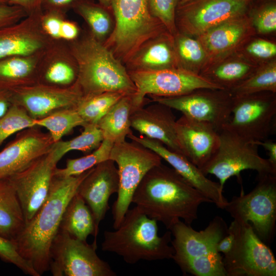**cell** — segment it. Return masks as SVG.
<instances>
[{
  "label": "cell",
  "mask_w": 276,
  "mask_h": 276,
  "mask_svg": "<svg viewBox=\"0 0 276 276\" xmlns=\"http://www.w3.org/2000/svg\"><path fill=\"white\" fill-rule=\"evenodd\" d=\"M132 202L169 230L181 220L191 225L198 218L200 204L213 203L173 168L162 163L146 174L133 195Z\"/></svg>",
  "instance_id": "obj_1"
},
{
  "label": "cell",
  "mask_w": 276,
  "mask_h": 276,
  "mask_svg": "<svg viewBox=\"0 0 276 276\" xmlns=\"http://www.w3.org/2000/svg\"><path fill=\"white\" fill-rule=\"evenodd\" d=\"M93 168L76 176H54L46 200L13 241L39 276L50 270V247L65 208Z\"/></svg>",
  "instance_id": "obj_2"
},
{
  "label": "cell",
  "mask_w": 276,
  "mask_h": 276,
  "mask_svg": "<svg viewBox=\"0 0 276 276\" xmlns=\"http://www.w3.org/2000/svg\"><path fill=\"white\" fill-rule=\"evenodd\" d=\"M157 222L136 206L129 209L117 229L104 232L102 250L122 257L128 264L172 259L171 232L159 236Z\"/></svg>",
  "instance_id": "obj_3"
},
{
  "label": "cell",
  "mask_w": 276,
  "mask_h": 276,
  "mask_svg": "<svg viewBox=\"0 0 276 276\" xmlns=\"http://www.w3.org/2000/svg\"><path fill=\"white\" fill-rule=\"evenodd\" d=\"M73 52L78 66L76 82L84 97L107 92L133 96L136 93L122 62L93 35L76 44Z\"/></svg>",
  "instance_id": "obj_4"
},
{
  "label": "cell",
  "mask_w": 276,
  "mask_h": 276,
  "mask_svg": "<svg viewBox=\"0 0 276 276\" xmlns=\"http://www.w3.org/2000/svg\"><path fill=\"white\" fill-rule=\"evenodd\" d=\"M112 31L104 44L125 64L147 41L168 31L151 13L149 0H110Z\"/></svg>",
  "instance_id": "obj_5"
},
{
  "label": "cell",
  "mask_w": 276,
  "mask_h": 276,
  "mask_svg": "<svg viewBox=\"0 0 276 276\" xmlns=\"http://www.w3.org/2000/svg\"><path fill=\"white\" fill-rule=\"evenodd\" d=\"M257 183L249 193L243 189L228 201L225 210L234 220L249 222L266 244L273 240L276 222V174L258 175Z\"/></svg>",
  "instance_id": "obj_6"
},
{
  "label": "cell",
  "mask_w": 276,
  "mask_h": 276,
  "mask_svg": "<svg viewBox=\"0 0 276 276\" xmlns=\"http://www.w3.org/2000/svg\"><path fill=\"white\" fill-rule=\"evenodd\" d=\"M110 159L118 166L119 178L117 198L112 205L113 227L121 223L132 203L133 195L146 174L162 163V158L155 152L131 141L114 144Z\"/></svg>",
  "instance_id": "obj_7"
},
{
  "label": "cell",
  "mask_w": 276,
  "mask_h": 276,
  "mask_svg": "<svg viewBox=\"0 0 276 276\" xmlns=\"http://www.w3.org/2000/svg\"><path fill=\"white\" fill-rule=\"evenodd\" d=\"M219 132V147L200 170L206 176H215L222 189L226 181L233 176L241 181L240 173L245 170H255L258 175L276 174V169L267 159L260 155L259 146L225 128Z\"/></svg>",
  "instance_id": "obj_8"
},
{
  "label": "cell",
  "mask_w": 276,
  "mask_h": 276,
  "mask_svg": "<svg viewBox=\"0 0 276 276\" xmlns=\"http://www.w3.org/2000/svg\"><path fill=\"white\" fill-rule=\"evenodd\" d=\"M228 230L234 237L230 250L223 258L226 276H275L276 260L267 244L249 222L234 220Z\"/></svg>",
  "instance_id": "obj_9"
},
{
  "label": "cell",
  "mask_w": 276,
  "mask_h": 276,
  "mask_svg": "<svg viewBox=\"0 0 276 276\" xmlns=\"http://www.w3.org/2000/svg\"><path fill=\"white\" fill-rule=\"evenodd\" d=\"M127 71L136 89L132 96L135 110L144 106L146 95L169 97L200 89H223L201 75L181 67Z\"/></svg>",
  "instance_id": "obj_10"
},
{
  "label": "cell",
  "mask_w": 276,
  "mask_h": 276,
  "mask_svg": "<svg viewBox=\"0 0 276 276\" xmlns=\"http://www.w3.org/2000/svg\"><path fill=\"white\" fill-rule=\"evenodd\" d=\"M97 248V244H88L59 230L50 249V270L54 276L117 275L98 256Z\"/></svg>",
  "instance_id": "obj_11"
},
{
  "label": "cell",
  "mask_w": 276,
  "mask_h": 276,
  "mask_svg": "<svg viewBox=\"0 0 276 276\" xmlns=\"http://www.w3.org/2000/svg\"><path fill=\"white\" fill-rule=\"evenodd\" d=\"M275 93L261 92L234 97L231 116L223 128L254 143L275 132Z\"/></svg>",
  "instance_id": "obj_12"
},
{
  "label": "cell",
  "mask_w": 276,
  "mask_h": 276,
  "mask_svg": "<svg viewBox=\"0 0 276 276\" xmlns=\"http://www.w3.org/2000/svg\"><path fill=\"white\" fill-rule=\"evenodd\" d=\"M255 0H179L175 12L178 32L196 37L248 13Z\"/></svg>",
  "instance_id": "obj_13"
},
{
  "label": "cell",
  "mask_w": 276,
  "mask_h": 276,
  "mask_svg": "<svg viewBox=\"0 0 276 276\" xmlns=\"http://www.w3.org/2000/svg\"><path fill=\"white\" fill-rule=\"evenodd\" d=\"M152 98L188 118L210 124L219 132L230 119L234 101L231 92L225 89H200L180 96Z\"/></svg>",
  "instance_id": "obj_14"
},
{
  "label": "cell",
  "mask_w": 276,
  "mask_h": 276,
  "mask_svg": "<svg viewBox=\"0 0 276 276\" xmlns=\"http://www.w3.org/2000/svg\"><path fill=\"white\" fill-rule=\"evenodd\" d=\"M56 165L49 151L8 178L16 191L26 223L46 200Z\"/></svg>",
  "instance_id": "obj_15"
},
{
  "label": "cell",
  "mask_w": 276,
  "mask_h": 276,
  "mask_svg": "<svg viewBox=\"0 0 276 276\" xmlns=\"http://www.w3.org/2000/svg\"><path fill=\"white\" fill-rule=\"evenodd\" d=\"M255 31L247 13L226 20L196 37L208 56L206 65L201 72L237 51Z\"/></svg>",
  "instance_id": "obj_16"
},
{
  "label": "cell",
  "mask_w": 276,
  "mask_h": 276,
  "mask_svg": "<svg viewBox=\"0 0 276 276\" xmlns=\"http://www.w3.org/2000/svg\"><path fill=\"white\" fill-rule=\"evenodd\" d=\"M12 103L23 106L34 119L43 118L59 109L76 108L83 97L77 82L72 86L60 88L36 86L11 91Z\"/></svg>",
  "instance_id": "obj_17"
},
{
  "label": "cell",
  "mask_w": 276,
  "mask_h": 276,
  "mask_svg": "<svg viewBox=\"0 0 276 276\" xmlns=\"http://www.w3.org/2000/svg\"><path fill=\"white\" fill-rule=\"evenodd\" d=\"M157 153L169 163L186 181L210 199L216 206L224 209L228 200L223 195V189L219 182L206 177L196 166L185 156L168 149L160 142L145 136H137L132 133L127 136Z\"/></svg>",
  "instance_id": "obj_18"
},
{
  "label": "cell",
  "mask_w": 276,
  "mask_h": 276,
  "mask_svg": "<svg viewBox=\"0 0 276 276\" xmlns=\"http://www.w3.org/2000/svg\"><path fill=\"white\" fill-rule=\"evenodd\" d=\"M119 178L115 163L108 159L94 167L80 184L77 193L89 208L94 217L96 233L93 243L97 244L99 226L109 207L110 196L119 190Z\"/></svg>",
  "instance_id": "obj_19"
},
{
  "label": "cell",
  "mask_w": 276,
  "mask_h": 276,
  "mask_svg": "<svg viewBox=\"0 0 276 276\" xmlns=\"http://www.w3.org/2000/svg\"><path fill=\"white\" fill-rule=\"evenodd\" d=\"M169 231L174 237L171 241L174 249L172 258H192L217 251L216 245L228 234V226L221 217L217 216L200 231H195L181 220Z\"/></svg>",
  "instance_id": "obj_20"
},
{
  "label": "cell",
  "mask_w": 276,
  "mask_h": 276,
  "mask_svg": "<svg viewBox=\"0 0 276 276\" xmlns=\"http://www.w3.org/2000/svg\"><path fill=\"white\" fill-rule=\"evenodd\" d=\"M155 103L135 110L130 117L131 127L148 138L160 142L169 150L184 155L172 109Z\"/></svg>",
  "instance_id": "obj_21"
},
{
  "label": "cell",
  "mask_w": 276,
  "mask_h": 276,
  "mask_svg": "<svg viewBox=\"0 0 276 276\" xmlns=\"http://www.w3.org/2000/svg\"><path fill=\"white\" fill-rule=\"evenodd\" d=\"M175 128L184 155L200 169L219 147V131L209 124L184 115L176 120Z\"/></svg>",
  "instance_id": "obj_22"
},
{
  "label": "cell",
  "mask_w": 276,
  "mask_h": 276,
  "mask_svg": "<svg viewBox=\"0 0 276 276\" xmlns=\"http://www.w3.org/2000/svg\"><path fill=\"white\" fill-rule=\"evenodd\" d=\"M54 143L50 134L31 131L16 139L0 151V179L22 171L48 153Z\"/></svg>",
  "instance_id": "obj_23"
},
{
  "label": "cell",
  "mask_w": 276,
  "mask_h": 276,
  "mask_svg": "<svg viewBox=\"0 0 276 276\" xmlns=\"http://www.w3.org/2000/svg\"><path fill=\"white\" fill-rule=\"evenodd\" d=\"M126 64L127 71L180 67L175 48L174 36L168 31H165L150 39Z\"/></svg>",
  "instance_id": "obj_24"
},
{
  "label": "cell",
  "mask_w": 276,
  "mask_h": 276,
  "mask_svg": "<svg viewBox=\"0 0 276 276\" xmlns=\"http://www.w3.org/2000/svg\"><path fill=\"white\" fill-rule=\"evenodd\" d=\"M26 224L23 211L10 179H0V236L13 241Z\"/></svg>",
  "instance_id": "obj_25"
},
{
  "label": "cell",
  "mask_w": 276,
  "mask_h": 276,
  "mask_svg": "<svg viewBox=\"0 0 276 276\" xmlns=\"http://www.w3.org/2000/svg\"><path fill=\"white\" fill-rule=\"evenodd\" d=\"M135 110L132 95H125L116 102L97 124L102 131L104 139L114 144L125 141L132 133L130 117Z\"/></svg>",
  "instance_id": "obj_26"
},
{
  "label": "cell",
  "mask_w": 276,
  "mask_h": 276,
  "mask_svg": "<svg viewBox=\"0 0 276 276\" xmlns=\"http://www.w3.org/2000/svg\"><path fill=\"white\" fill-rule=\"evenodd\" d=\"M59 230L82 241L96 233L92 213L82 197L77 192L72 197L62 215Z\"/></svg>",
  "instance_id": "obj_27"
},
{
  "label": "cell",
  "mask_w": 276,
  "mask_h": 276,
  "mask_svg": "<svg viewBox=\"0 0 276 276\" xmlns=\"http://www.w3.org/2000/svg\"><path fill=\"white\" fill-rule=\"evenodd\" d=\"M257 67L245 59H224L200 75L222 89L230 91L250 76Z\"/></svg>",
  "instance_id": "obj_28"
},
{
  "label": "cell",
  "mask_w": 276,
  "mask_h": 276,
  "mask_svg": "<svg viewBox=\"0 0 276 276\" xmlns=\"http://www.w3.org/2000/svg\"><path fill=\"white\" fill-rule=\"evenodd\" d=\"M41 46L38 39L22 34L13 25L0 29V59L29 56L38 51Z\"/></svg>",
  "instance_id": "obj_29"
},
{
  "label": "cell",
  "mask_w": 276,
  "mask_h": 276,
  "mask_svg": "<svg viewBox=\"0 0 276 276\" xmlns=\"http://www.w3.org/2000/svg\"><path fill=\"white\" fill-rule=\"evenodd\" d=\"M174 38L180 67L200 75L208 61L206 53L201 43L196 37L178 32Z\"/></svg>",
  "instance_id": "obj_30"
},
{
  "label": "cell",
  "mask_w": 276,
  "mask_h": 276,
  "mask_svg": "<svg viewBox=\"0 0 276 276\" xmlns=\"http://www.w3.org/2000/svg\"><path fill=\"white\" fill-rule=\"evenodd\" d=\"M229 91L234 97L261 92L275 93V60H271L257 67L250 76Z\"/></svg>",
  "instance_id": "obj_31"
},
{
  "label": "cell",
  "mask_w": 276,
  "mask_h": 276,
  "mask_svg": "<svg viewBox=\"0 0 276 276\" xmlns=\"http://www.w3.org/2000/svg\"><path fill=\"white\" fill-rule=\"evenodd\" d=\"M73 6L88 24L93 35L101 42L106 40L113 28L110 10L90 0H80Z\"/></svg>",
  "instance_id": "obj_32"
},
{
  "label": "cell",
  "mask_w": 276,
  "mask_h": 276,
  "mask_svg": "<svg viewBox=\"0 0 276 276\" xmlns=\"http://www.w3.org/2000/svg\"><path fill=\"white\" fill-rule=\"evenodd\" d=\"M83 127L82 133L75 138L66 141L60 140L53 144L50 152L56 163L71 151L88 152L99 146L104 140L102 131L96 125L86 124Z\"/></svg>",
  "instance_id": "obj_33"
},
{
  "label": "cell",
  "mask_w": 276,
  "mask_h": 276,
  "mask_svg": "<svg viewBox=\"0 0 276 276\" xmlns=\"http://www.w3.org/2000/svg\"><path fill=\"white\" fill-rule=\"evenodd\" d=\"M36 126L46 128L54 143L70 132L75 127L86 125L76 108H66L55 111L39 119H35Z\"/></svg>",
  "instance_id": "obj_34"
},
{
  "label": "cell",
  "mask_w": 276,
  "mask_h": 276,
  "mask_svg": "<svg viewBox=\"0 0 276 276\" xmlns=\"http://www.w3.org/2000/svg\"><path fill=\"white\" fill-rule=\"evenodd\" d=\"M184 274L195 276H226L223 257L217 251L192 258L173 257Z\"/></svg>",
  "instance_id": "obj_35"
},
{
  "label": "cell",
  "mask_w": 276,
  "mask_h": 276,
  "mask_svg": "<svg viewBox=\"0 0 276 276\" xmlns=\"http://www.w3.org/2000/svg\"><path fill=\"white\" fill-rule=\"evenodd\" d=\"M125 95L118 92H107L83 97L76 110L86 124L96 125L109 109Z\"/></svg>",
  "instance_id": "obj_36"
},
{
  "label": "cell",
  "mask_w": 276,
  "mask_h": 276,
  "mask_svg": "<svg viewBox=\"0 0 276 276\" xmlns=\"http://www.w3.org/2000/svg\"><path fill=\"white\" fill-rule=\"evenodd\" d=\"M113 145L112 141L104 138L99 146L91 154L80 158L68 159L64 168H56L54 172V176L67 177L78 175L109 159Z\"/></svg>",
  "instance_id": "obj_37"
},
{
  "label": "cell",
  "mask_w": 276,
  "mask_h": 276,
  "mask_svg": "<svg viewBox=\"0 0 276 276\" xmlns=\"http://www.w3.org/2000/svg\"><path fill=\"white\" fill-rule=\"evenodd\" d=\"M33 68V61L24 57L0 59V89L11 91L19 80L28 76Z\"/></svg>",
  "instance_id": "obj_38"
},
{
  "label": "cell",
  "mask_w": 276,
  "mask_h": 276,
  "mask_svg": "<svg viewBox=\"0 0 276 276\" xmlns=\"http://www.w3.org/2000/svg\"><path fill=\"white\" fill-rule=\"evenodd\" d=\"M34 126L35 119L21 106L12 103L6 113L0 118V145L13 134Z\"/></svg>",
  "instance_id": "obj_39"
},
{
  "label": "cell",
  "mask_w": 276,
  "mask_h": 276,
  "mask_svg": "<svg viewBox=\"0 0 276 276\" xmlns=\"http://www.w3.org/2000/svg\"><path fill=\"white\" fill-rule=\"evenodd\" d=\"M248 14L255 30L259 33L267 34L276 30L275 0H270L254 8L252 4Z\"/></svg>",
  "instance_id": "obj_40"
},
{
  "label": "cell",
  "mask_w": 276,
  "mask_h": 276,
  "mask_svg": "<svg viewBox=\"0 0 276 276\" xmlns=\"http://www.w3.org/2000/svg\"><path fill=\"white\" fill-rule=\"evenodd\" d=\"M179 0H149L151 14L158 19L173 36L177 32L175 12Z\"/></svg>",
  "instance_id": "obj_41"
},
{
  "label": "cell",
  "mask_w": 276,
  "mask_h": 276,
  "mask_svg": "<svg viewBox=\"0 0 276 276\" xmlns=\"http://www.w3.org/2000/svg\"><path fill=\"white\" fill-rule=\"evenodd\" d=\"M0 258L5 262L15 265L27 274L39 276L33 267L20 256L14 243L1 236Z\"/></svg>",
  "instance_id": "obj_42"
},
{
  "label": "cell",
  "mask_w": 276,
  "mask_h": 276,
  "mask_svg": "<svg viewBox=\"0 0 276 276\" xmlns=\"http://www.w3.org/2000/svg\"><path fill=\"white\" fill-rule=\"evenodd\" d=\"M45 78L50 82L65 85L71 83L75 79L73 68L63 61H56L52 64L45 73Z\"/></svg>",
  "instance_id": "obj_43"
},
{
  "label": "cell",
  "mask_w": 276,
  "mask_h": 276,
  "mask_svg": "<svg viewBox=\"0 0 276 276\" xmlns=\"http://www.w3.org/2000/svg\"><path fill=\"white\" fill-rule=\"evenodd\" d=\"M246 54L260 60H268L273 58L276 55V45L274 43L262 39H255L245 48Z\"/></svg>",
  "instance_id": "obj_44"
},
{
  "label": "cell",
  "mask_w": 276,
  "mask_h": 276,
  "mask_svg": "<svg viewBox=\"0 0 276 276\" xmlns=\"http://www.w3.org/2000/svg\"><path fill=\"white\" fill-rule=\"evenodd\" d=\"M27 12L21 7L9 4H0V29L14 25Z\"/></svg>",
  "instance_id": "obj_45"
},
{
  "label": "cell",
  "mask_w": 276,
  "mask_h": 276,
  "mask_svg": "<svg viewBox=\"0 0 276 276\" xmlns=\"http://www.w3.org/2000/svg\"><path fill=\"white\" fill-rule=\"evenodd\" d=\"M60 12L55 10H47L43 17V26L47 33L54 38H60V29L62 19Z\"/></svg>",
  "instance_id": "obj_46"
},
{
  "label": "cell",
  "mask_w": 276,
  "mask_h": 276,
  "mask_svg": "<svg viewBox=\"0 0 276 276\" xmlns=\"http://www.w3.org/2000/svg\"><path fill=\"white\" fill-rule=\"evenodd\" d=\"M42 0H8V4L19 6L26 12L34 14L40 12Z\"/></svg>",
  "instance_id": "obj_47"
},
{
  "label": "cell",
  "mask_w": 276,
  "mask_h": 276,
  "mask_svg": "<svg viewBox=\"0 0 276 276\" xmlns=\"http://www.w3.org/2000/svg\"><path fill=\"white\" fill-rule=\"evenodd\" d=\"M80 0H42L41 8L44 7L47 10L61 11L70 6H73Z\"/></svg>",
  "instance_id": "obj_48"
},
{
  "label": "cell",
  "mask_w": 276,
  "mask_h": 276,
  "mask_svg": "<svg viewBox=\"0 0 276 276\" xmlns=\"http://www.w3.org/2000/svg\"><path fill=\"white\" fill-rule=\"evenodd\" d=\"M258 146H262L267 152V158L271 166L276 169V142L269 139L255 143Z\"/></svg>",
  "instance_id": "obj_49"
},
{
  "label": "cell",
  "mask_w": 276,
  "mask_h": 276,
  "mask_svg": "<svg viewBox=\"0 0 276 276\" xmlns=\"http://www.w3.org/2000/svg\"><path fill=\"white\" fill-rule=\"evenodd\" d=\"M78 33L79 30L75 24L62 20L60 29V38L73 40L78 36Z\"/></svg>",
  "instance_id": "obj_50"
},
{
  "label": "cell",
  "mask_w": 276,
  "mask_h": 276,
  "mask_svg": "<svg viewBox=\"0 0 276 276\" xmlns=\"http://www.w3.org/2000/svg\"><path fill=\"white\" fill-rule=\"evenodd\" d=\"M234 239V235L228 230V234L216 244L215 247L216 251L222 252L224 255L227 253L232 247Z\"/></svg>",
  "instance_id": "obj_51"
},
{
  "label": "cell",
  "mask_w": 276,
  "mask_h": 276,
  "mask_svg": "<svg viewBox=\"0 0 276 276\" xmlns=\"http://www.w3.org/2000/svg\"><path fill=\"white\" fill-rule=\"evenodd\" d=\"M12 104L11 92L0 89V118L6 113Z\"/></svg>",
  "instance_id": "obj_52"
},
{
  "label": "cell",
  "mask_w": 276,
  "mask_h": 276,
  "mask_svg": "<svg viewBox=\"0 0 276 276\" xmlns=\"http://www.w3.org/2000/svg\"><path fill=\"white\" fill-rule=\"evenodd\" d=\"M99 3L110 11V0H98Z\"/></svg>",
  "instance_id": "obj_53"
},
{
  "label": "cell",
  "mask_w": 276,
  "mask_h": 276,
  "mask_svg": "<svg viewBox=\"0 0 276 276\" xmlns=\"http://www.w3.org/2000/svg\"><path fill=\"white\" fill-rule=\"evenodd\" d=\"M7 2V0H0V4H4Z\"/></svg>",
  "instance_id": "obj_54"
}]
</instances>
